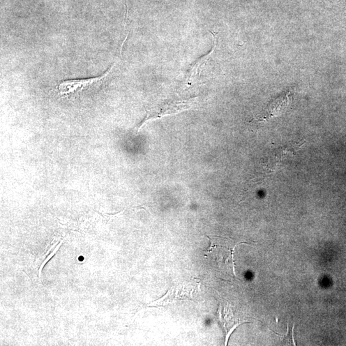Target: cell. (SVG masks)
Here are the masks:
<instances>
[{
	"instance_id": "6da1fadb",
	"label": "cell",
	"mask_w": 346,
	"mask_h": 346,
	"mask_svg": "<svg viewBox=\"0 0 346 346\" xmlns=\"http://www.w3.org/2000/svg\"><path fill=\"white\" fill-rule=\"evenodd\" d=\"M210 241V246L205 251V258L211 261L217 263H227L230 260L234 262V253L235 248L237 244L230 239L224 237L209 236L207 235Z\"/></svg>"
},
{
	"instance_id": "7a4b0ae2",
	"label": "cell",
	"mask_w": 346,
	"mask_h": 346,
	"mask_svg": "<svg viewBox=\"0 0 346 346\" xmlns=\"http://www.w3.org/2000/svg\"><path fill=\"white\" fill-rule=\"evenodd\" d=\"M114 66L113 65L109 69V70L101 77L87 78V79L63 81L58 85L57 91L59 92V95L62 97L74 96L85 89L94 87L96 84L100 85L107 77L108 75H109V73L111 72Z\"/></svg>"
},
{
	"instance_id": "3957f363",
	"label": "cell",
	"mask_w": 346,
	"mask_h": 346,
	"mask_svg": "<svg viewBox=\"0 0 346 346\" xmlns=\"http://www.w3.org/2000/svg\"><path fill=\"white\" fill-rule=\"evenodd\" d=\"M288 333L287 334H286L285 338L283 339L282 340V343H285V344L287 345H292V332H293V329L292 331H291V333H289L288 332Z\"/></svg>"
}]
</instances>
